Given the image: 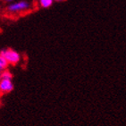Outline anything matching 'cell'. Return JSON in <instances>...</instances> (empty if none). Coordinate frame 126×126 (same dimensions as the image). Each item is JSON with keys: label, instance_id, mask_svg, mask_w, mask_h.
<instances>
[{"label": "cell", "instance_id": "52a82bcc", "mask_svg": "<svg viewBox=\"0 0 126 126\" xmlns=\"http://www.w3.org/2000/svg\"><path fill=\"white\" fill-rule=\"evenodd\" d=\"M54 1H57V2H62V1H64V0H54Z\"/></svg>", "mask_w": 126, "mask_h": 126}, {"label": "cell", "instance_id": "5b68a950", "mask_svg": "<svg viewBox=\"0 0 126 126\" xmlns=\"http://www.w3.org/2000/svg\"><path fill=\"white\" fill-rule=\"evenodd\" d=\"M8 62L5 59V57H3L1 55H0V73H2L3 71L6 70V68L8 66Z\"/></svg>", "mask_w": 126, "mask_h": 126}, {"label": "cell", "instance_id": "7a4b0ae2", "mask_svg": "<svg viewBox=\"0 0 126 126\" xmlns=\"http://www.w3.org/2000/svg\"><path fill=\"white\" fill-rule=\"evenodd\" d=\"M29 8H30V3L25 1V0H22V1L13 3V4L8 5L7 11L9 13L15 14V13H18V12H23V11L29 9Z\"/></svg>", "mask_w": 126, "mask_h": 126}, {"label": "cell", "instance_id": "3957f363", "mask_svg": "<svg viewBox=\"0 0 126 126\" xmlns=\"http://www.w3.org/2000/svg\"><path fill=\"white\" fill-rule=\"evenodd\" d=\"M14 88H15V86H14L12 80L1 79V80H0V95L10 93L11 91H13Z\"/></svg>", "mask_w": 126, "mask_h": 126}, {"label": "cell", "instance_id": "9c48e42d", "mask_svg": "<svg viewBox=\"0 0 126 126\" xmlns=\"http://www.w3.org/2000/svg\"><path fill=\"white\" fill-rule=\"evenodd\" d=\"M0 80H1V73H0Z\"/></svg>", "mask_w": 126, "mask_h": 126}, {"label": "cell", "instance_id": "8992f818", "mask_svg": "<svg viewBox=\"0 0 126 126\" xmlns=\"http://www.w3.org/2000/svg\"><path fill=\"white\" fill-rule=\"evenodd\" d=\"M13 74L10 73L8 70L3 71L1 73V79H4V80H12Z\"/></svg>", "mask_w": 126, "mask_h": 126}, {"label": "cell", "instance_id": "ba28073f", "mask_svg": "<svg viewBox=\"0 0 126 126\" xmlns=\"http://www.w3.org/2000/svg\"><path fill=\"white\" fill-rule=\"evenodd\" d=\"M5 1H6V2H11V1H14V0H5Z\"/></svg>", "mask_w": 126, "mask_h": 126}, {"label": "cell", "instance_id": "277c9868", "mask_svg": "<svg viewBox=\"0 0 126 126\" xmlns=\"http://www.w3.org/2000/svg\"><path fill=\"white\" fill-rule=\"evenodd\" d=\"M39 5L42 8H49L53 5L54 0H39Z\"/></svg>", "mask_w": 126, "mask_h": 126}, {"label": "cell", "instance_id": "6da1fadb", "mask_svg": "<svg viewBox=\"0 0 126 126\" xmlns=\"http://www.w3.org/2000/svg\"><path fill=\"white\" fill-rule=\"evenodd\" d=\"M0 55L3 57H5V59L7 61L9 64H13V65L17 64L21 60V55L17 51L12 48L3 49L0 51Z\"/></svg>", "mask_w": 126, "mask_h": 126}, {"label": "cell", "instance_id": "30bf717a", "mask_svg": "<svg viewBox=\"0 0 126 126\" xmlns=\"http://www.w3.org/2000/svg\"><path fill=\"white\" fill-rule=\"evenodd\" d=\"M0 104H1V100H0Z\"/></svg>", "mask_w": 126, "mask_h": 126}]
</instances>
